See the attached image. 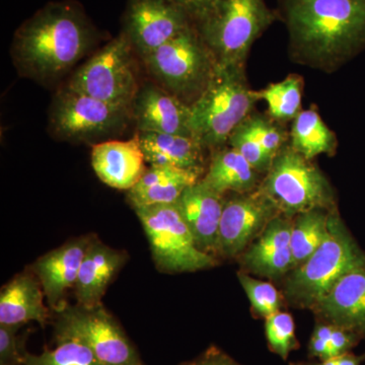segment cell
<instances>
[{"mask_svg":"<svg viewBox=\"0 0 365 365\" xmlns=\"http://www.w3.org/2000/svg\"><path fill=\"white\" fill-rule=\"evenodd\" d=\"M259 189L287 217L314 209H337L335 193L324 173L289 143L273 158Z\"/></svg>","mask_w":365,"mask_h":365,"instance_id":"8","label":"cell"},{"mask_svg":"<svg viewBox=\"0 0 365 365\" xmlns=\"http://www.w3.org/2000/svg\"><path fill=\"white\" fill-rule=\"evenodd\" d=\"M365 361V353L361 355L345 353L340 356L332 357L319 362H292L290 365H362Z\"/></svg>","mask_w":365,"mask_h":365,"instance_id":"36","label":"cell"},{"mask_svg":"<svg viewBox=\"0 0 365 365\" xmlns=\"http://www.w3.org/2000/svg\"><path fill=\"white\" fill-rule=\"evenodd\" d=\"M192 25L189 16L172 0H128L122 32L141 58Z\"/></svg>","mask_w":365,"mask_h":365,"instance_id":"13","label":"cell"},{"mask_svg":"<svg viewBox=\"0 0 365 365\" xmlns=\"http://www.w3.org/2000/svg\"><path fill=\"white\" fill-rule=\"evenodd\" d=\"M313 309L322 323L340 327L365 339V266L345 274Z\"/></svg>","mask_w":365,"mask_h":365,"instance_id":"17","label":"cell"},{"mask_svg":"<svg viewBox=\"0 0 365 365\" xmlns=\"http://www.w3.org/2000/svg\"><path fill=\"white\" fill-rule=\"evenodd\" d=\"M21 327L0 325V365L23 364L28 334H20Z\"/></svg>","mask_w":365,"mask_h":365,"instance_id":"33","label":"cell"},{"mask_svg":"<svg viewBox=\"0 0 365 365\" xmlns=\"http://www.w3.org/2000/svg\"><path fill=\"white\" fill-rule=\"evenodd\" d=\"M364 266L365 252L335 209L330 213L325 241L288 276L285 295L294 306L312 309L345 274Z\"/></svg>","mask_w":365,"mask_h":365,"instance_id":"4","label":"cell"},{"mask_svg":"<svg viewBox=\"0 0 365 365\" xmlns=\"http://www.w3.org/2000/svg\"><path fill=\"white\" fill-rule=\"evenodd\" d=\"M242 122L272 160L281 148L289 143V133L283 124L275 121L268 114H261L254 110Z\"/></svg>","mask_w":365,"mask_h":365,"instance_id":"29","label":"cell"},{"mask_svg":"<svg viewBox=\"0 0 365 365\" xmlns=\"http://www.w3.org/2000/svg\"><path fill=\"white\" fill-rule=\"evenodd\" d=\"M140 60L155 83L189 106L202 96L217 66L194 25Z\"/></svg>","mask_w":365,"mask_h":365,"instance_id":"7","label":"cell"},{"mask_svg":"<svg viewBox=\"0 0 365 365\" xmlns=\"http://www.w3.org/2000/svg\"><path fill=\"white\" fill-rule=\"evenodd\" d=\"M265 0H220L195 28L220 66H246L254 43L275 21Z\"/></svg>","mask_w":365,"mask_h":365,"instance_id":"5","label":"cell"},{"mask_svg":"<svg viewBox=\"0 0 365 365\" xmlns=\"http://www.w3.org/2000/svg\"><path fill=\"white\" fill-rule=\"evenodd\" d=\"M93 235H83L43 255L30 269L37 276L46 302L53 313L67 304L66 295L76 285L79 269L85 259Z\"/></svg>","mask_w":365,"mask_h":365,"instance_id":"14","label":"cell"},{"mask_svg":"<svg viewBox=\"0 0 365 365\" xmlns=\"http://www.w3.org/2000/svg\"><path fill=\"white\" fill-rule=\"evenodd\" d=\"M237 277L248 295L256 316L267 319L271 314L279 312L282 297L271 283L255 279L245 271H240Z\"/></svg>","mask_w":365,"mask_h":365,"instance_id":"31","label":"cell"},{"mask_svg":"<svg viewBox=\"0 0 365 365\" xmlns=\"http://www.w3.org/2000/svg\"><path fill=\"white\" fill-rule=\"evenodd\" d=\"M265 319L266 339L271 352L287 360L290 353L299 348L294 318L290 314L277 312Z\"/></svg>","mask_w":365,"mask_h":365,"instance_id":"30","label":"cell"},{"mask_svg":"<svg viewBox=\"0 0 365 365\" xmlns=\"http://www.w3.org/2000/svg\"><path fill=\"white\" fill-rule=\"evenodd\" d=\"M144 365V364H143Z\"/></svg>","mask_w":365,"mask_h":365,"instance_id":"38","label":"cell"},{"mask_svg":"<svg viewBox=\"0 0 365 365\" xmlns=\"http://www.w3.org/2000/svg\"><path fill=\"white\" fill-rule=\"evenodd\" d=\"M332 211L314 209L294 216L290 241L294 268L304 264L325 241Z\"/></svg>","mask_w":365,"mask_h":365,"instance_id":"26","label":"cell"},{"mask_svg":"<svg viewBox=\"0 0 365 365\" xmlns=\"http://www.w3.org/2000/svg\"><path fill=\"white\" fill-rule=\"evenodd\" d=\"M180 365H242L237 360L218 348L212 345L208 347L205 351L201 353L196 359L182 362Z\"/></svg>","mask_w":365,"mask_h":365,"instance_id":"35","label":"cell"},{"mask_svg":"<svg viewBox=\"0 0 365 365\" xmlns=\"http://www.w3.org/2000/svg\"><path fill=\"white\" fill-rule=\"evenodd\" d=\"M186 13L193 25L204 20L220 0H172Z\"/></svg>","mask_w":365,"mask_h":365,"instance_id":"34","label":"cell"},{"mask_svg":"<svg viewBox=\"0 0 365 365\" xmlns=\"http://www.w3.org/2000/svg\"><path fill=\"white\" fill-rule=\"evenodd\" d=\"M260 101L249 85L246 66H216L207 88L191 106L192 135L210 153L227 145L230 134Z\"/></svg>","mask_w":365,"mask_h":365,"instance_id":"3","label":"cell"},{"mask_svg":"<svg viewBox=\"0 0 365 365\" xmlns=\"http://www.w3.org/2000/svg\"><path fill=\"white\" fill-rule=\"evenodd\" d=\"M150 242L155 267L163 273L196 272L217 265V259L196 246L177 203L134 209Z\"/></svg>","mask_w":365,"mask_h":365,"instance_id":"10","label":"cell"},{"mask_svg":"<svg viewBox=\"0 0 365 365\" xmlns=\"http://www.w3.org/2000/svg\"><path fill=\"white\" fill-rule=\"evenodd\" d=\"M131 122V107L104 102L64 86L52 98L48 131L59 141L93 146L121 135Z\"/></svg>","mask_w":365,"mask_h":365,"instance_id":"6","label":"cell"},{"mask_svg":"<svg viewBox=\"0 0 365 365\" xmlns=\"http://www.w3.org/2000/svg\"><path fill=\"white\" fill-rule=\"evenodd\" d=\"M9 365H24V364H9Z\"/></svg>","mask_w":365,"mask_h":365,"instance_id":"37","label":"cell"},{"mask_svg":"<svg viewBox=\"0 0 365 365\" xmlns=\"http://www.w3.org/2000/svg\"><path fill=\"white\" fill-rule=\"evenodd\" d=\"M338 138L316 108L302 110L292 121L289 132V145L307 160H313L321 155L333 157L338 148Z\"/></svg>","mask_w":365,"mask_h":365,"instance_id":"25","label":"cell"},{"mask_svg":"<svg viewBox=\"0 0 365 365\" xmlns=\"http://www.w3.org/2000/svg\"><path fill=\"white\" fill-rule=\"evenodd\" d=\"M232 194L234 195L225 197L223 206L217 258H235L241 255L249 242L260 235L271 220L281 215L259 188L248 193Z\"/></svg>","mask_w":365,"mask_h":365,"instance_id":"12","label":"cell"},{"mask_svg":"<svg viewBox=\"0 0 365 365\" xmlns=\"http://www.w3.org/2000/svg\"><path fill=\"white\" fill-rule=\"evenodd\" d=\"M137 56L121 32L79 66L66 86L104 102L131 107L141 86Z\"/></svg>","mask_w":365,"mask_h":365,"instance_id":"9","label":"cell"},{"mask_svg":"<svg viewBox=\"0 0 365 365\" xmlns=\"http://www.w3.org/2000/svg\"><path fill=\"white\" fill-rule=\"evenodd\" d=\"M53 349L40 354L26 353L24 365H104L88 346L72 338H58Z\"/></svg>","mask_w":365,"mask_h":365,"instance_id":"28","label":"cell"},{"mask_svg":"<svg viewBox=\"0 0 365 365\" xmlns=\"http://www.w3.org/2000/svg\"><path fill=\"white\" fill-rule=\"evenodd\" d=\"M128 260L121 250L107 246L93 235L81 269L73 292L79 306L95 307L103 304L108 287Z\"/></svg>","mask_w":365,"mask_h":365,"instance_id":"20","label":"cell"},{"mask_svg":"<svg viewBox=\"0 0 365 365\" xmlns=\"http://www.w3.org/2000/svg\"><path fill=\"white\" fill-rule=\"evenodd\" d=\"M98 39L100 33L81 4L51 1L19 26L11 59L23 78L51 86L76 68Z\"/></svg>","mask_w":365,"mask_h":365,"instance_id":"1","label":"cell"},{"mask_svg":"<svg viewBox=\"0 0 365 365\" xmlns=\"http://www.w3.org/2000/svg\"><path fill=\"white\" fill-rule=\"evenodd\" d=\"M91 160L100 181L122 191L133 188L148 169L138 131L128 140L110 139L96 144Z\"/></svg>","mask_w":365,"mask_h":365,"instance_id":"16","label":"cell"},{"mask_svg":"<svg viewBox=\"0 0 365 365\" xmlns=\"http://www.w3.org/2000/svg\"><path fill=\"white\" fill-rule=\"evenodd\" d=\"M139 138L150 165L176 168L202 176L207 150L195 137L139 132Z\"/></svg>","mask_w":365,"mask_h":365,"instance_id":"22","label":"cell"},{"mask_svg":"<svg viewBox=\"0 0 365 365\" xmlns=\"http://www.w3.org/2000/svg\"><path fill=\"white\" fill-rule=\"evenodd\" d=\"M55 317L54 339L81 341L104 365H143L135 345L104 304L83 307L67 302Z\"/></svg>","mask_w":365,"mask_h":365,"instance_id":"11","label":"cell"},{"mask_svg":"<svg viewBox=\"0 0 365 365\" xmlns=\"http://www.w3.org/2000/svg\"><path fill=\"white\" fill-rule=\"evenodd\" d=\"M45 294L31 269L14 276L0 292V325L25 326L36 322L45 327L51 312L45 306Z\"/></svg>","mask_w":365,"mask_h":365,"instance_id":"21","label":"cell"},{"mask_svg":"<svg viewBox=\"0 0 365 365\" xmlns=\"http://www.w3.org/2000/svg\"><path fill=\"white\" fill-rule=\"evenodd\" d=\"M225 196L199 180L185 190L177 206L199 250L215 257Z\"/></svg>","mask_w":365,"mask_h":365,"instance_id":"18","label":"cell"},{"mask_svg":"<svg viewBox=\"0 0 365 365\" xmlns=\"http://www.w3.org/2000/svg\"><path fill=\"white\" fill-rule=\"evenodd\" d=\"M138 132L192 135L191 106L157 83L141 85L131 105Z\"/></svg>","mask_w":365,"mask_h":365,"instance_id":"15","label":"cell"},{"mask_svg":"<svg viewBox=\"0 0 365 365\" xmlns=\"http://www.w3.org/2000/svg\"><path fill=\"white\" fill-rule=\"evenodd\" d=\"M292 218L276 216L242 256L246 272L268 278L280 277L294 268L292 247Z\"/></svg>","mask_w":365,"mask_h":365,"instance_id":"19","label":"cell"},{"mask_svg":"<svg viewBox=\"0 0 365 365\" xmlns=\"http://www.w3.org/2000/svg\"><path fill=\"white\" fill-rule=\"evenodd\" d=\"M227 144L239 151L259 174H266L270 169L272 158L269 157L254 138L244 122L230 134Z\"/></svg>","mask_w":365,"mask_h":365,"instance_id":"32","label":"cell"},{"mask_svg":"<svg viewBox=\"0 0 365 365\" xmlns=\"http://www.w3.org/2000/svg\"><path fill=\"white\" fill-rule=\"evenodd\" d=\"M304 88V78L299 74H290L279 83H270L259 93L268 106L269 116L284 124L294 121L302 113Z\"/></svg>","mask_w":365,"mask_h":365,"instance_id":"27","label":"cell"},{"mask_svg":"<svg viewBox=\"0 0 365 365\" xmlns=\"http://www.w3.org/2000/svg\"><path fill=\"white\" fill-rule=\"evenodd\" d=\"M276 11L300 66L332 73L365 50V0H278Z\"/></svg>","mask_w":365,"mask_h":365,"instance_id":"2","label":"cell"},{"mask_svg":"<svg viewBox=\"0 0 365 365\" xmlns=\"http://www.w3.org/2000/svg\"><path fill=\"white\" fill-rule=\"evenodd\" d=\"M201 180L200 175L172 167L150 165L138 182L127 191L132 208L174 204L185 190Z\"/></svg>","mask_w":365,"mask_h":365,"instance_id":"23","label":"cell"},{"mask_svg":"<svg viewBox=\"0 0 365 365\" xmlns=\"http://www.w3.org/2000/svg\"><path fill=\"white\" fill-rule=\"evenodd\" d=\"M259 174L246 158L232 146L211 151L210 163L201 181L225 196L228 193H248L260 186Z\"/></svg>","mask_w":365,"mask_h":365,"instance_id":"24","label":"cell"}]
</instances>
